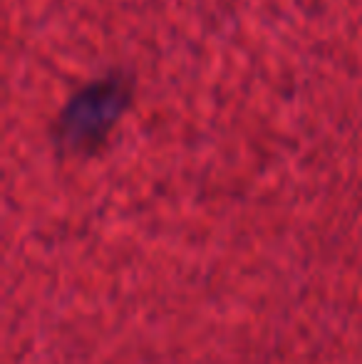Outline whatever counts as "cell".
Listing matches in <instances>:
<instances>
[{
	"label": "cell",
	"mask_w": 362,
	"mask_h": 364,
	"mask_svg": "<svg viewBox=\"0 0 362 364\" xmlns=\"http://www.w3.org/2000/svg\"><path fill=\"white\" fill-rule=\"evenodd\" d=\"M132 97L129 82L122 75L92 82L73 97L60 117L58 136L73 151H92L105 141Z\"/></svg>",
	"instance_id": "obj_1"
}]
</instances>
